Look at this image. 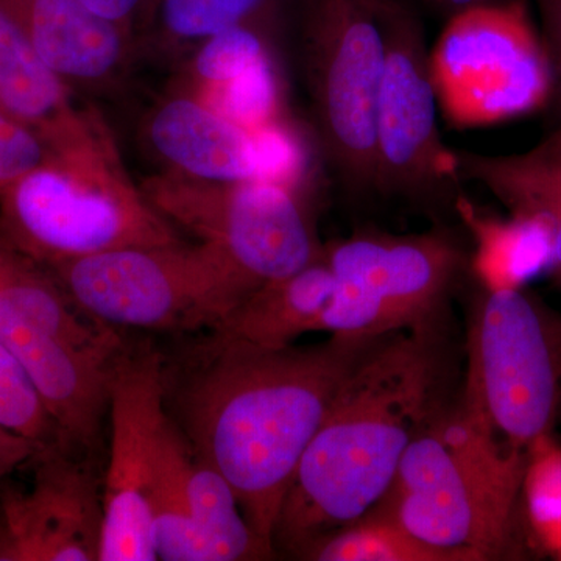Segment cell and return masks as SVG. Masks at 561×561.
I'll return each instance as SVG.
<instances>
[{
  "label": "cell",
  "instance_id": "17",
  "mask_svg": "<svg viewBox=\"0 0 561 561\" xmlns=\"http://www.w3.org/2000/svg\"><path fill=\"white\" fill-rule=\"evenodd\" d=\"M465 183L490 192L508 213L545 220L553 236L552 283L561 291V122L540 142L516 153L454 149Z\"/></svg>",
  "mask_w": 561,
  "mask_h": 561
},
{
  "label": "cell",
  "instance_id": "23",
  "mask_svg": "<svg viewBox=\"0 0 561 561\" xmlns=\"http://www.w3.org/2000/svg\"><path fill=\"white\" fill-rule=\"evenodd\" d=\"M186 494L195 523L217 546L224 561L265 560L275 556L273 546L262 540L243 515L227 479L195 457L187 471Z\"/></svg>",
  "mask_w": 561,
  "mask_h": 561
},
{
  "label": "cell",
  "instance_id": "32",
  "mask_svg": "<svg viewBox=\"0 0 561 561\" xmlns=\"http://www.w3.org/2000/svg\"><path fill=\"white\" fill-rule=\"evenodd\" d=\"M559 560H561V556L559 557Z\"/></svg>",
  "mask_w": 561,
  "mask_h": 561
},
{
  "label": "cell",
  "instance_id": "16",
  "mask_svg": "<svg viewBox=\"0 0 561 561\" xmlns=\"http://www.w3.org/2000/svg\"><path fill=\"white\" fill-rule=\"evenodd\" d=\"M72 91L0 7V105L38 133L51 153L108 130L99 111L77 105Z\"/></svg>",
  "mask_w": 561,
  "mask_h": 561
},
{
  "label": "cell",
  "instance_id": "28",
  "mask_svg": "<svg viewBox=\"0 0 561 561\" xmlns=\"http://www.w3.org/2000/svg\"><path fill=\"white\" fill-rule=\"evenodd\" d=\"M79 2L103 20L135 32L140 14L149 5L150 0H79Z\"/></svg>",
  "mask_w": 561,
  "mask_h": 561
},
{
  "label": "cell",
  "instance_id": "4",
  "mask_svg": "<svg viewBox=\"0 0 561 561\" xmlns=\"http://www.w3.org/2000/svg\"><path fill=\"white\" fill-rule=\"evenodd\" d=\"M0 239L44 267L102 251L183 242L125 171L110 130L0 190Z\"/></svg>",
  "mask_w": 561,
  "mask_h": 561
},
{
  "label": "cell",
  "instance_id": "24",
  "mask_svg": "<svg viewBox=\"0 0 561 561\" xmlns=\"http://www.w3.org/2000/svg\"><path fill=\"white\" fill-rule=\"evenodd\" d=\"M524 529L531 551L561 556V443L552 432L527 448L522 485Z\"/></svg>",
  "mask_w": 561,
  "mask_h": 561
},
{
  "label": "cell",
  "instance_id": "30",
  "mask_svg": "<svg viewBox=\"0 0 561 561\" xmlns=\"http://www.w3.org/2000/svg\"><path fill=\"white\" fill-rule=\"evenodd\" d=\"M435 9L445 11L448 16L459 13L461 10L471 9V7L482 5V3L500 2V0H426Z\"/></svg>",
  "mask_w": 561,
  "mask_h": 561
},
{
  "label": "cell",
  "instance_id": "1",
  "mask_svg": "<svg viewBox=\"0 0 561 561\" xmlns=\"http://www.w3.org/2000/svg\"><path fill=\"white\" fill-rule=\"evenodd\" d=\"M376 339L331 335L271 350L209 331L161 353L165 412L192 456L227 479L268 545L302 454Z\"/></svg>",
  "mask_w": 561,
  "mask_h": 561
},
{
  "label": "cell",
  "instance_id": "31",
  "mask_svg": "<svg viewBox=\"0 0 561 561\" xmlns=\"http://www.w3.org/2000/svg\"><path fill=\"white\" fill-rule=\"evenodd\" d=\"M559 420H561V398H560V408H559Z\"/></svg>",
  "mask_w": 561,
  "mask_h": 561
},
{
  "label": "cell",
  "instance_id": "9",
  "mask_svg": "<svg viewBox=\"0 0 561 561\" xmlns=\"http://www.w3.org/2000/svg\"><path fill=\"white\" fill-rule=\"evenodd\" d=\"M438 108L454 128L530 116L553 99L556 80L526 0H500L448 18L430 49Z\"/></svg>",
  "mask_w": 561,
  "mask_h": 561
},
{
  "label": "cell",
  "instance_id": "22",
  "mask_svg": "<svg viewBox=\"0 0 561 561\" xmlns=\"http://www.w3.org/2000/svg\"><path fill=\"white\" fill-rule=\"evenodd\" d=\"M295 556L317 561H471L465 553L419 540L375 511L313 538Z\"/></svg>",
  "mask_w": 561,
  "mask_h": 561
},
{
  "label": "cell",
  "instance_id": "15",
  "mask_svg": "<svg viewBox=\"0 0 561 561\" xmlns=\"http://www.w3.org/2000/svg\"><path fill=\"white\" fill-rule=\"evenodd\" d=\"M33 49L70 88L111 90L138 57L136 33L92 13L79 0H0Z\"/></svg>",
  "mask_w": 561,
  "mask_h": 561
},
{
  "label": "cell",
  "instance_id": "3",
  "mask_svg": "<svg viewBox=\"0 0 561 561\" xmlns=\"http://www.w3.org/2000/svg\"><path fill=\"white\" fill-rule=\"evenodd\" d=\"M526 456L502 445L459 398L411 443L371 511L471 561L524 559Z\"/></svg>",
  "mask_w": 561,
  "mask_h": 561
},
{
  "label": "cell",
  "instance_id": "18",
  "mask_svg": "<svg viewBox=\"0 0 561 561\" xmlns=\"http://www.w3.org/2000/svg\"><path fill=\"white\" fill-rule=\"evenodd\" d=\"M456 217L470 236V275L489 291L526 289L553 262V236L545 220L526 214L497 216L461 195Z\"/></svg>",
  "mask_w": 561,
  "mask_h": 561
},
{
  "label": "cell",
  "instance_id": "2",
  "mask_svg": "<svg viewBox=\"0 0 561 561\" xmlns=\"http://www.w3.org/2000/svg\"><path fill=\"white\" fill-rule=\"evenodd\" d=\"M451 359L446 317L368 346L302 454L273 530L275 551L295 556L382 500L411 443L451 404Z\"/></svg>",
  "mask_w": 561,
  "mask_h": 561
},
{
  "label": "cell",
  "instance_id": "29",
  "mask_svg": "<svg viewBox=\"0 0 561 561\" xmlns=\"http://www.w3.org/2000/svg\"><path fill=\"white\" fill-rule=\"evenodd\" d=\"M39 449L35 443L0 427V486L9 481L11 472L31 461Z\"/></svg>",
  "mask_w": 561,
  "mask_h": 561
},
{
  "label": "cell",
  "instance_id": "11",
  "mask_svg": "<svg viewBox=\"0 0 561 561\" xmlns=\"http://www.w3.org/2000/svg\"><path fill=\"white\" fill-rule=\"evenodd\" d=\"M176 228L214 243L257 286L319 260L309 197L268 181H206L160 172L140 183Z\"/></svg>",
  "mask_w": 561,
  "mask_h": 561
},
{
  "label": "cell",
  "instance_id": "19",
  "mask_svg": "<svg viewBox=\"0 0 561 561\" xmlns=\"http://www.w3.org/2000/svg\"><path fill=\"white\" fill-rule=\"evenodd\" d=\"M332 289L334 279L323 251L301 271L262 284L213 331L261 348H286L301 335L320 332Z\"/></svg>",
  "mask_w": 561,
  "mask_h": 561
},
{
  "label": "cell",
  "instance_id": "7",
  "mask_svg": "<svg viewBox=\"0 0 561 561\" xmlns=\"http://www.w3.org/2000/svg\"><path fill=\"white\" fill-rule=\"evenodd\" d=\"M561 398V313L527 289L478 287L460 400L513 449L552 432Z\"/></svg>",
  "mask_w": 561,
  "mask_h": 561
},
{
  "label": "cell",
  "instance_id": "13",
  "mask_svg": "<svg viewBox=\"0 0 561 561\" xmlns=\"http://www.w3.org/2000/svg\"><path fill=\"white\" fill-rule=\"evenodd\" d=\"M110 461L99 561H154L150 489L168 412L161 351L125 343L110 379Z\"/></svg>",
  "mask_w": 561,
  "mask_h": 561
},
{
  "label": "cell",
  "instance_id": "20",
  "mask_svg": "<svg viewBox=\"0 0 561 561\" xmlns=\"http://www.w3.org/2000/svg\"><path fill=\"white\" fill-rule=\"evenodd\" d=\"M297 0H150L136 33L138 51L183 61L210 36L238 27L278 31Z\"/></svg>",
  "mask_w": 561,
  "mask_h": 561
},
{
  "label": "cell",
  "instance_id": "25",
  "mask_svg": "<svg viewBox=\"0 0 561 561\" xmlns=\"http://www.w3.org/2000/svg\"><path fill=\"white\" fill-rule=\"evenodd\" d=\"M0 427L35 443L57 445V427L27 373L0 342Z\"/></svg>",
  "mask_w": 561,
  "mask_h": 561
},
{
  "label": "cell",
  "instance_id": "10",
  "mask_svg": "<svg viewBox=\"0 0 561 561\" xmlns=\"http://www.w3.org/2000/svg\"><path fill=\"white\" fill-rule=\"evenodd\" d=\"M381 18L387 55L376 113L378 198L456 216L465 181L438 128L423 22L409 0H381Z\"/></svg>",
  "mask_w": 561,
  "mask_h": 561
},
{
  "label": "cell",
  "instance_id": "5",
  "mask_svg": "<svg viewBox=\"0 0 561 561\" xmlns=\"http://www.w3.org/2000/svg\"><path fill=\"white\" fill-rule=\"evenodd\" d=\"M294 16L327 172L353 205L376 201V113L387 55L381 0H297Z\"/></svg>",
  "mask_w": 561,
  "mask_h": 561
},
{
  "label": "cell",
  "instance_id": "8",
  "mask_svg": "<svg viewBox=\"0 0 561 561\" xmlns=\"http://www.w3.org/2000/svg\"><path fill=\"white\" fill-rule=\"evenodd\" d=\"M334 289L320 332L381 337L448 316L449 297L470 273V250L446 225L419 234L359 230L324 247Z\"/></svg>",
  "mask_w": 561,
  "mask_h": 561
},
{
  "label": "cell",
  "instance_id": "21",
  "mask_svg": "<svg viewBox=\"0 0 561 561\" xmlns=\"http://www.w3.org/2000/svg\"><path fill=\"white\" fill-rule=\"evenodd\" d=\"M192 460L186 438L168 413L150 489L154 553L162 561H224L191 513L186 478Z\"/></svg>",
  "mask_w": 561,
  "mask_h": 561
},
{
  "label": "cell",
  "instance_id": "6",
  "mask_svg": "<svg viewBox=\"0 0 561 561\" xmlns=\"http://www.w3.org/2000/svg\"><path fill=\"white\" fill-rule=\"evenodd\" d=\"M46 268L80 311L114 330L213 331L261 287L203 241L102 251Z\"/></svg>",
  "mask_w": 561,
  "mask_h": 561
},
{
  "label": "cell",
  "instance_id": "12",
  "mask_svg": "<svg viewBox=\"0 0 561 561\" xmlns=\"http://www.w3.org/2000/svg\"><path fill=\"white\" fill-rule=\"evenodd\" d=\"M164 172L206 181H268L308 195L324 165L311 125L294 116L247 127L186 92L169 91L144 124Z\"/></svg>",
  "mask_w": 561,
  "mask_h": 561
},
{
  "label": "cell",
  "instance_id": "26",
  "mask_svg": "<svg viewBox=\"0 0 561 561\" xmlns=\"http://www.w3.org/2000/svg\"><path fill=\"white\" fill-rule=\"evenodd\" d=\"M50 154L38 133L0 105V190L38 168Z\"/></svg>",
  "mask_w": 561,
  "mask_h": 561
},
{
  "label": "cell",
  "instance_id": "27",
  "mask_svg": "<svg viewBox=\"0 0 561 561\" xmlns=\"http://www.w3.org/2000/svg\"><path fill=\"white\" fill-rule=\"evenodd\" d=\"M541 36L551 60L556 92L561 98V0H537Z\"/></svg>",
  "mask_w": 561,
  "mask_h": 561
},
{
  "label": "cell",
  "instance_id": "14",
  "mask_svg": "<svg viewBox=\"0 0 561 561\" xmlns=\"http://www.w3.org/2000/svg\"><path fill=\"white\" fill-rule=\"evenodd\" d=\"M28 489L0 486V561H99L103 479L58 445L33 456Z\"/></svg>",
  "mask_w": 561,
  "mask_h": 561
}]
</instances>
